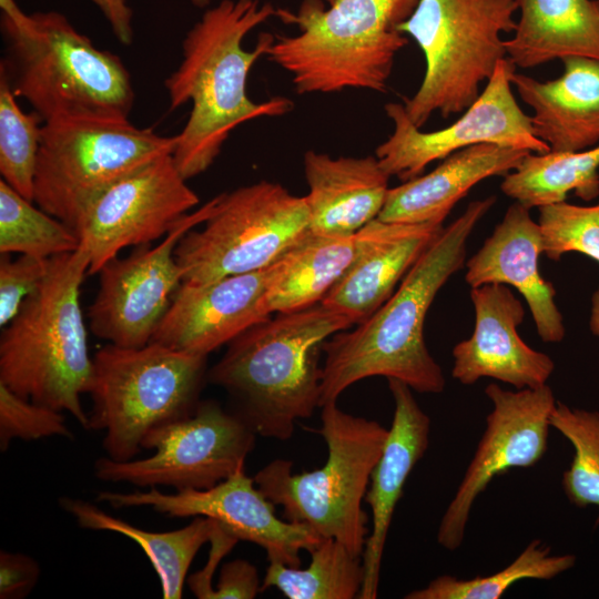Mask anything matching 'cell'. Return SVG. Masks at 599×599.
<instances>
[{
  "mask_svg": "<svg viewBox=\"0 0 599 599\" xmlns=\"http://www.w3.org/2000/svg\"><path fill=\"white\" fill-rule=\"evenodd\" d=\"M255 441L256 435L220 403L201 400L190 416L145 436L142 448L154 450L149 457L116 461L103 456L93 469L102 481L139 488L207 489L245 466Z\"/></svg>",
  "mask_w": 599,
  "mask_h": 599,
  "instance_id": "obj_12",
  "label": "cell"
},
{
  "mask_svg": "<svg viewBox=\"0 0 599 599\" xmlns=\"http://www.w3.org/2000/svg\"><path fill=\"white\" fill-rule=\"evenodd\" d=\"M564 72L539 81L514 71L510 75L520 99L534 111V134L550 151L577 152L599 144V59L571 55Z\"/></svg>",
  "mask_w": 599,
  "mask_h": 599,
  "instance_id": "obj_23",
  "label": "cell"
},
{
  "mask_svg": "<svg viewBox=\"0 0 599 599\" xmlns=\"http://www.w3.org/2000/svg\"><path fill=\"white\" fill-rule=\"evenodd\" d=\"M500 189L529 210L564 202L569 193L592 201L599 196V144L577 152H528Z\"/></svg>",
  "mask_w": 599,
  "mask_h": 599,
  "instance_id": "obj_29",
  "label": "cell"
},
{
  "mask_svg": "<svg viewBox=\"0 0 599 599\" xmlns=\"http://www.w3.org/2000/svg\"><path fill=\"white\" fill-rule=\"evenodd\" d=\"M40 565L23 552L0 551V598L24 599L40 578Z\"/></svg>",
  "mask_w": 599,
  "mask_h": 599,
  "instance_id": "obj_38",
  "label": "cell"
},
{
  "mask_svg": "<svg viewBox=\"0 0 599 599\" xmlns=\"http://www.w3.org/2000/svg\"><path fill=\"white\" fill-rule=\"evenodd\" d=\"M273 264L206 283L182 282L151 342L207 356L272 314L264 297Z\"/></svg>",
  "mask_w": 599,
  "mask_h": 599,
  "instance_id": "obj_18",
  "label": "cell"
},
{
  "mask_svg": "<svg viewBox=\"0 0 599 599\" xmlns=\"http://www.w3.org/2000/svg\"><path fill=\"white\" fill-rule=\"evenodd\" d=\"M277 9L260 0H222L207 9L182 42V60L166 78L170 110L191 103L189 119L176 135L173 161L187 181L204 173L240 124L290 112L284 97L254 102L246 84L254 63L265 57L274 35L261 33L252 51L242 42Z\"/></svg>",
  "mask_w": 599,
  "mask_h": 599,
  "instance_id": "obj_1",
  "label": "cell"
},
{
  "mask_svg": "<svg viewBox=\"0 0 599 599\" xmlns=\"http://www.w3.org/2000/svg\"><path fill=\"white\" fill-rule=\"evenodd\" d=\"M528 152L496 143L459 150L429 173L389 187L377 219L389 223L443 224L473 186L487 177L505 176Z\"/></svg>",
  "mask_w": 599,
  "mask_h": 599,
  "instance_id": "obj_25",
  "label": "cell"
},
{
  "mask_svg": "<svg viewBox=\"0 0 599 599\" xmlns=\"http://www.w3.org/2000/svg\"><path fill=\"white\" fill-rule=\"evenodd\" d=\"M41 121L34 111L26 113L19 108L7 77L0 72L1 180L32 202Z\"/></svg>",
  "mask_w": 599,
  "mask_h": 599,
  "instance_id": "obj_33",
  "label": "cell"
},
{
  "mask_svg": "<svg viewBox=\"0 0 599 599\" xmlns=\"http://www.w3.org/2000/svg\"><path fill=\"white\" fill-rule=\"evenodd\" d=\"M470 298L475 328L453 348V377L464 385L489 377L516 389L547 385L555 363L519 336L517 328L525 317L521 302L506 285L494 283L471 287Z\"/></svg>",
  "mask_w": 599,
  "mask_h": 599,
  "instance_id": "obj_19",
  "label": "cell"
},
{
  "mask_svg": "<svg viewBox=\"0 0 599 599\" xmlns=\"http://www.w3.org/2000/svg\"><path fill=\"white\" fill-rule=\"evenodd\" d=\"M541 540L527 547L501 570L489 576L459 579L439 576L426 587L408 592L405 599H499L511 586L524 579L549 580L571 569L576 556L550 554Z\"/></svg>",
  "mask_w": 599,
  "mask_h": 599,
  "instance_id": "obj_31",
  "label": "cell"
},
{
  "mask_svg": "<svg viewBox=\"0 0 599 599\" xmlns=\"http://www.w3.org/2000/svg\"><path fill=\"white\" fill-rule=\"evenodd\" d=\"M516 67L508 58L497 64L477 100L450 125L424 132L408 118L403 103L389 102L385 112L393 133L375 150L383 170L402 182L423 174L434 161L479 143H496L535 153L550 148L532 131L527 115L514 97L510 75Z\"/></svg>",
  "mask_w": 599,
  "mask_h": 599,
  "instance_id": "obj_13",
  "label": "cell"
},
{
  "mask_svg": "<svg viewBox=\"0 0 599 599\" xmlns=\"http://www.w3.org/2000/svg\"><path fill=\"white\" fill-rule=\"evenodd\" d=\"M303 163L311 233L349 236L377 219L390 176L375 155L332 158L311 150Z\"/></svg>",
  "mask_w": 599,
  "mask_h": 599,
  "instance_id": "obj_24",
  "label": "cell"
},
{
  "mask_svg": "<svg viewBox=\"0 0 599 599\" xmlns=\"http://www.w3.org/2000/svg\"><path fill=\"white\" fill-rule=\"evenodd\" d=\"M357 251V235L308 233L273 263L264 303L270 314L315 305L341 278Z\"/></svg>",
  "mask_w": 599,
  "mask_h": 599,
  "instance_id": "obj_28",
  "label": "cell"
},
{
  "mask_svg": "<svg viewBox=\"0 0 599 599\" xmlns=\"http://www.w3.org/2000/svg\"><path fill=\"white\" fill-rule=\"evenodd\" d=\"M507 58L517 68H536L578 55L599 59V0H517Z\"/></svg>",
  "mask_w": 599,
  "mask_h": 599,
  "instance_id": "obj_26",
  "label": "cell"
},
{
  "mask_svg": "<svg viewBox=\"0 0 599 599\" xmlns=\"http://www.w3.org/2000/svg\"><path fill=\"white\" fill-rule=\"evenodd\" d=\"M50 258L20 254L11 260L0 257V326L4 327L18 314L26 298L41 284L49 271Z\"/></svg>",
  "mask_w": 599,
  "mask_h": 599,
  "instance_id": "obj_37",
  "label": "cell"
},
{
  "mask_svg": "<svg viewBox=\"0 0 599 599\" xmlns=\"http://www.w3.org/2000/svg\"><path fill=\"white\" fill-rule=\"evenodd\" d=\"M443 224L370 221L357 235L356 255L322 304L353 325L368 319L395 292Z\"/></svg>",
  "mask_w": 599,
  "mask_h": 599,
  "instance_id": "obj_20",
  "label": "cell"
},
{
  "mask_svg": "<svg viewBox=\"0 0 599 599\" xmlns=\"http://www.w3.org/2000/svg\"><path fill=\"white\" fill-rule=\"evenodd\" d=\"M108 20L118 41L129 45L133 40V11L125 0H91Z\"/></svg>",
  "mask_w": 599,
  "mask_h": 599,
  "instance_id": "obj_40",
  "label": "cell"
},
{
  "mask_svg": "<svg viewBox=\"0 0 599 599\" xmlns=\"http://www.w3.org/2000/svg\"><path fill=\"white\" fill-rule=\"evenodd\" d=\"M418 0H303L277 9L276 18L298 28L277 35L265 57L291 74L298 94L346 89L385 92L396 54L408 43L399 26Z\"/></svg>",
  "mask_w": 599,
  "mask_h": 599,
  "instance_id": "obj_6",
  "label": "cell"
},
{
  "mask_svg": "<svg viewBox=\"0 0 599 599\" xmlns=\"http://www.w3.org/2000/svg\"><path fill=\"white\" fill-rule=\"evenodd\" d=\"M79 246L73 230L0 180V254L51 258Z\"/></svg>",
  "mask_w": 599,
  "mask_h": 599,
  "instance_id": "obj_32",
  "label": "cell"
},
{
  "mask_svg": "<svg viewBox=\"0 0 599 599\" xmlns=\"http://www.w3.org/2000/svg\"><path fill=\"white\" fill-rule=\"evenodd\" d=\"M199 204L172 154L162 155L120 179L82 213L75 234L90 254L88 274L128 246L151 244Z\"/></svg>",
  "mask_w": 599,
  "mask_h": 599,
  "instance_id": "obj_15",
  "label": "cell"
},
{
  "mask_svg": "<svg viewBox=\"0 0 599 599\" xmlns=\"http://www.w3.org/2000/svg\"><path fill=\"white\" fill-rule=\"evenodd\" d=\"M387 382L395 409L364 498L370 507L372 528L363 552L364 580L359 599L377 598L382 558L395 508L410 471L429 444L430 418L414 398L413 389L395 378Z\"/></svg>",
  "mask_w": 599,
  "mask_h": 599,
  "instance_id": "obj_21",
  "label": "cell"
},
{
  "mask_svg": "<svg viewBox=\"0 0 599 599\" xmlns=\"http://www.w3.org/2000/svg\"><path fill=\"white\" fill-rule=\"evenodd\" d=\"M353 326L321 302L276 313L232 339L207 382L227 393L226 409L256 436L286 440L319 407L324 343Z\"/></svg>",
  "mask_w": 599,
  "mask_h": 599,
  "instance_id": "obj_3",
  "label": "cell"
},
{
  "mask_svg": "<svg viewBox=\"0 0 599 599\" xmlns=\"http://www.w3.org/2000/svg\"><path fill=\"white\" fill-rule=\"evenodd\" d=\"M589 328L595 336L599 337V286L591 297Z\"/></svg>",
  "mask_w": 599,
  "mask_h": 599,
  "instance_id": "obj_41",
  "label": "cell"
},
{
  "mask_svg": "<svg viewBox=\"0 0 599 599\" xmlns=\"http://www.w3.org/2000/svg\"><path fill=\"white\" fill-rule=\"evenodd\" d=\"M73 438L63 412L26 399L0 383V449L13 439Z\"/></svg>",
  "mask_w": 599,
  "mask_h": 599,
  "instance_id": "obj_36",
  "label": "cell"
},
{
  "mask_svg": "<svg viewBox=\"0 0 599 599\" xmlns=\"http://www.w3.org/2000/svg\"><path fill=\"white\" fill-rule=\"evenodd\" d=\"M309 555L305 569L270 562L262 591L274 587L288 599L358 598L364 580L362 556L333 538H322Z\"/></svg>",
  "mask_w": 599,
  "mask_h": 599,
  "instance_id": "obj_30",
  "label": "cell"
},
{
  "mask_svg": "<svg viewBox=\"0 0 599 599\" xmlns=\"http://www.w3.org/2000/svg\"><path fill=\"white\" fill-rule=\"evenodd\" d=\"M325 3H332L334 0H323Z\"/></svg>",
  "mask_w": 599,
  "mask_h": 599,
  "instance_id": "obj_43",
  "label": "cell"
},
{
  "mask_svg": "<svg viewBox=\"0 0 599 599\" xmlns=\"http://www.w3.org/2000/svg\"><path fill=\"white\" fill-rule=\"evenodd\" d=\"M212 201L202 229L186 232L175 247L182 282L206 283L263 270L311 232L305 196L280 183L263 180Z\"/></svg>",
  "mask_w": 599,
  "mask_h": 599,
  "instance_id": "obj_11",
  "label": "cell"
},
{
  "mask_svg": "<svg viewBox=\"0 0 599 599\" xmlns=\"http://www.w3.org/2000/svg\"><path fill=\"white\" fill-rule=\"evenodd\" d=\"M485 394L493 409L437 530V542L449 551L461 546L473 505L490 481L512 468L532 467L548 447L550 414L557 402L548 385L512 392L491 383Z\"/></svg>",
  "mask_w": 599,
  "mask_h": 599,
  "instance_id": "obj_17",
  "label": "cell"
},
{
  "mask_svg": "<svg viewBox=\"0 0 599 599\" xmlns=\"http://www.w3.org/2000/svg\"><path fill=\"white\" fill-rule=\"evenodd\" d=\"M192 4L196 6V7H206L207 4H210V2L212 0H189Z\"/></svg>",
  "mask_w": 599,
  "mask_h": 599,
  "instance_id": "obj_42",
  "label": "cell"
},
{
  "mask_svg": "<svg viewBox=\"0 0 599 599\" xmlns=\"http://www.w3.org/2000/svg\"><path fill=\"white\" fill-rule=\"evenodd\" d=\"M0 7V72L43 122L129 120L134 90L119 55L97 48L60 12L27 14L14 0Z\"/></svg>",
  "mask_w": 599,
  "mask_h": 599,
  "instance_id": "obj_4",
  "label": "cell"
},
{
  "mask_svg": "<svg viewBox=\"0 0 599 599\" xmlns=\"http://www.w3.org/2000/svg\"><path fill=\"white\" fill-rule=\"evenodd\" d=\"M542 253L559 261L569 252L599 263V201L589 206L566 201L538 207Z\"/></svg>",
  "mask_w": 599,
  "mask_h": 599,
  "instance_id": "obj_35",
  "label": "cell"
},
{
  "mask_svg": "<svg viewBox=\"0 0 599 599\" xmlns=\"http://www.w3.org/2000/svg\"><path fill=\"white\" fill-rule=\"evenodd\" d=\"M550 426L564 435L575 450L571 464L562 475L568 500L579 508H599V412L571 408L556 402Z\"/></svg>",
  "mask_w": 599,
  "mask_h": 599,
  "instance_id": "obj_34",
  "label": "cell"
},
{
  "mask_svg": "<svg viewBox=\"0 0 599 599\" xmlns=\"http://www.w3.org/2000/svg\"><path fill=\"white\" fill-rule=\"evenodd\" d=\"M321 408L317 432L327 446L324 466L293 474V461L274 459L253 478L265 497L282 507L285 520L305 524L363 557L369 518L362 501L388 429L339 409L336 402Z\"/></svg>",
  "mask_w": 599,
  "mask_h": 599,
  "instance_id": "obj_7",
  "label": "cell"
},
{
  "mask_svg": "<svg viewBox=\"0 0 599 599\" xmlns=\"http://www.w3.org/2000/svg\"><path fill=\"white\" fill-rule=\"evenodd\" d=\"M8 0H0V4L3 3V2H7Z\"/></svg>",
  "mask_w": 599,
  "mask_h": 599,
  "instance_id": "obj_44",
  "label": "cell"
},
{
  "mask_svg": "<svg viewBox=\"0 0 599 599\" xmlns=\"http://www.w3.org/2000/svg\"><path fill=\"white\" fill-rule=\"evenodd\" d=\"M540 253L538 222L531 219L529 209L515 202L467 262L465 281L470 287L491 283L514 286L527 302L539 337L546 343H559L566 331L555 303L556 290L539 271Z\"/></svg>",
  "mask_w": 599,
  "mask_h": 599,
  "instance_id": "obj_22",
  "label": "cell"
},
{
  "mask_svg": "<svg viewBox=\"0 0 599 599\" xmlns=\"http://www.w3.org/2000/svg\"><path fill=\"white\" fill-rule=\"evenodd\" d=\"M260 591L262 585L256 567L247 560L235 559L222 567L210 599H253Z\"/></svg>",
  "mask_w": 599,
  "mask_h": 599,
  "instance_id": "obj_39",
  "label": "cell"
},
{
  "mask_svg": "<svg viewBox=\"0 0 599 599\" xmlns=\"http://www.w3.org/2000/svg\"><path fill=\"white\" fill-rule=\"evenodd\" d=\"M58 501L81 528L120 534L140 546L156 571L164 599L182 598L189 568L200 548L211 540L217 525L212 518L196 516L180 529L149 531L80 498L63 496Z\"/></svg>",
  "mask_w": 599,
  "mask_h": 599,
  "instance_id": "obj_27",
  "label": "cell"
},
{
  "mask_svg": "<svg viewBox=\"0 0 599 599\" xmlns=\"http://www.w3.org/2000/svg\"><path fill=\"white\" fill-rule=\"evenodd\" d=\"M495 196L470 202L443 226L393 295L365 322L341 331L323 346L319 407L337 402L351 385L373 376L398 379L418 393H441L446 380L424 338L426 314L438 291L463 268L466 244Z\"/></svg>",
  "mask_w": 599,
  "mask_h": 599,
  "instance_id": "obj_2",
  "label": "cell"
},
{
  "mask_svg": "<svg viewBox=\"0 0 599 599\" xmlns=\"http://www.w3.org/2000/svg\"><path fill=\"white\" fill-rule=\"evenodd\" d=\"M164 136L129 120L43 122L33 202L75 230L84 210L109 186L155 159L172 154Z\"/></svg>",
  "mask_w": 599,
  "mask_h": 599,
  "instance_id": "obj_10",
  "label": "cell"
},
{
  "mask_svg": "<svg viewBox=\"0 0 599 599\" xmlns=\"http://www.w3.org/2000/svg\"><path fill=\"white\" fill-rule=\"evenodd\" d=\"M90 254L78 250L50 258L49 271L0 336V383L39 405L68 412L88 429L81 395L93 359L80 306Z\"/></svg>",
  "mask_w": 599,
  "mask_h": 599,
  "instance_id": "obj_5",
  "label": "cell"
},
{
  "mask_svg": "<svg viewBox=\"0 0 599 599\" xmlns=\"http://www.w3.org/2000/svg\"><path fill=\"white\" fill-rule=\"evenodd\" d=\"M206 357L154 342L136 348L109 344L94 354L88 429L104 432L109 458L134 459L151 430L196 410Z\"/></svg>",
  "mask_w": 599,
  "mask_h": 599,
  "instance_id": "obj_8",
  "label": "cell"
},
{
  "mask_svg": "<svg viewBox=\"0 0 599 599\" xmlns=\"http://www.w3.org/2000/svg\"><path fill=\"white\" fill-rule=\"evenodd\" d=\"M213 201L184 215L155 246H138L113 257L98 272L99 290L89 307L91 332L109 344L136 348L149 344L182 283L174 251L181 237L211 214Z\"/></svg>",
  "mask_w": 599,
  "mask_h": 599,
  "instance_id": "obj_14",
  "label": "cell"
},
{
  "mask_svg": "<svg viewBox=\"0 0 599 599\" xmlns=\"http://www.w3.org/2000/svg\"><path fill=\"white\" fill-rule=\"evenodd\" d=\"M517 0H418L399 31L425 59L423 81L404 108L422 128L435 112L463 113L507 58L502 33L516 28Z\"/></svg>",
  "mask_w": 599,
  "mask_h": 599,
  "instance_id": "obj_9",
  "label": "cell"
},
{
  "mask_svg": "<svg viewBox=\"0 0 599 599\" xmlns=\"http://www.w3.org/2000/svg\"><path fill=\"white\" fill-rule=\"evenodd\" d=\"M97 501L115 509L152 507L173 518L207 517L237 540L263 548L270 562L301 566V551L313 550L322 540L309 526L281 519L275 505L241 466L230 477L207 489H185L173 494L156 487L131 493L100 491Z\"/></svg>",
  "mask_w": 599,
  "mask_h": 599,
  "instance_id": "obj_16",
  "label": "cell"
}]
</instances>
